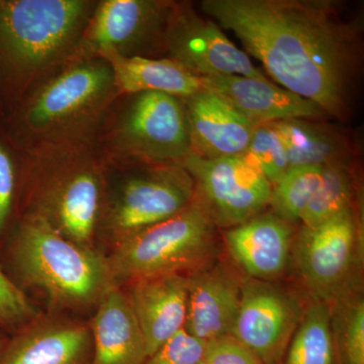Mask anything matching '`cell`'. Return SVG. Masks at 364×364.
<instances>
[{"mask_svg":"<svg viewBox=\"0 0 364 364\" xmlns=\"http://www.w3.org/2000/svg\"><path fill=\"white\" fill-rule=\"evenodd\" d=\"M284 90L346 121L363 69L360 28L332 0H203Z\"/></svg>","mask_w":364,"mask_h":364,"instance_id":"obj_1","label":"cell"},{"mask_svg":"<svg viewBox=\"0 0 364 364\" xmlns=\"http://www.w3.org/2000/svg\"><path fill=\"white\" fill-rule=\"evenodd\" d=\"M97 0H0V114L77 56Z\"/></svg>","mask_w":364,"mask_h":364,"instance_id":"obj_2","label":"cell"},{"mask_svg":"<svg viewBox=\"0 0 364 364\" xmlns=\"http://www.w3.org/2000/svg\"><path fill=\"white\" fill-rule=\"evenodd\" d=\"M117 95L107 60L78 57L26 95L4 126L26 153L90 142Z\"/></svg>","mask_w":364,"mask_h":364,"instance_id":"obj_3","label":"cell"},{"mask_svg":"<svg viewBox=\"0 0 364 364\" xmlns=\"http://www.w3.org/2000/svg\"><path fill=\"white\" fill-rule=\"evenodd\" d=\"M105 162L95 141L21 151L20 215L40 218L62 236L95 248Z\"/></svg>","mask_w":364,"mask_h":364,"instance_id":"obj_4","label":"cell"},{"mask_svg":"<svg viewBox=\"0 0 364 364\" xmlns=\"http://www.w3.org/2000/svg\"><path fill=\"white\" fill-rule=\"evenodd\" d=\"M11 260L21 282L42 289L56 310L97 308L117 286L107 256L69 240L35 215L18 217Z\"/></svg>","mask_w":364,"mask_h":364,"instance_id":"obj_5","label":"cell"},{"mask_svg":"<svg viewBox=\"0 0 364 364\" xmlns=\"http://www.w3.org/2000/svg\"><path fill=\"white\" fill-rule=\"evenodd\" d=\"M105 162V195L97 238L112 247L174 217L195 200V182L181 164L107 158Z\"/></svg>","mask_w":364,"mask_h":364,"instance_id":"obj_6","label":"cell"},{"mask_svg":"<svg viewBox=\"0 0 364 364\" xmlns=\"http://www.w3.org/2000/svg\"><path fill=\"white\" fill-rule=\"evenodd\" d=\"M95 144L107 159L150 164H181L193 153L181 97L155 91L117 95Z\"/></svg>","mask_w":364,"mask_h":364,"instance_id":"obj_7","label":"cell"},{"mask_svg":"<svg viewBox=\"0 0 364 364\" xmlns=\"http://www.w3.org/2000/svg\"><path fill=\"white\" fill-rule=\"evenodd\" d=\"M215 224L198 198L181 213L112 246L107 256L119 287L203 267L215 252Z\"/></svg>","mask_w":364,"mask_h":364,"instance_id":"obj_8","label":"cell"},{"mask_svg":"<svg viewBox=\"0 0 364 364\" xmlns=\"http://www.w3.org/2000/svg\"><path fill=\"white\" fill-rule=\"evenodd\" d=\"M176 0H97L78 57L117 55L166 58V33Z\"/></svg>","mask_w":364,"mask_h":364,"instance_id":"obj_9","label":"cell"},{"mask_svg":"<svg viewBox=\"0 0 364 364\" xmlns=\"http://www.w3.org/2000/svg\"><path fill=\"white\" fill-rule=\"evenodd\" d=\"M361 257L363 232L355 208L299 232L296 267L316 301L331 306L352 296Z\"/></svg>","mask_w":364,"mask_h":364,"instance_id":"obj_10","label":"cell"},{"mask_svg":"<svg viewBox=\"0 0 364 364\" xmlns=\"http://www.w3.org/2000/svg\"><path fill=\"white\" fill-rule=\"evenodd\" d=\"M181 165L215 226H237L269 205L272 184L243 155L205 159L191 153Z\"/></svg>","mask_w":364,"mask_h":364,"instance_id":"obj_11","label":"cell"},{"mask_svg":"<svg viewBox=\"0 0 364 364\" xmlns=\"http://www.w3.org/2000/svg\"><path fill=\"white\" fill-rule=\"evenodd\" d=\"M166 58L198 78L238 75L267 78L245 52L228 39L221 26L196 11L193 2L176 1L166 33Z\"/></svg>","mask_w":364,"mask_h":364,"instance_id":"obj_12","label":"cell"},{"mask_svg":"<svg viewBox=\"0 0 364 364\" xmlns=\"http://www.w3.org/2000/svg\"><path fill=\"white\" fill-rule=\"evenodd\" d=\"M301 316L291 296L265 280L241 284V298L231 335L262 364L279 363Z\"/></svg>","mask_w":364,"mask_h":364,"instance_id":"obj_13","label":"cell"},{"mask_svg":"<svg viewBox=\"0 0 364 364\" xmlns=\"http://www.w3.org/2000/svg\"><path fill=\"white\" fill-rule=\"evenodd\" d=\"M90 324L59 315L33 318L6 342L0 364H92Z\"/></svg>","mask_w":364,"mask_h":364,"instance_id":"obj_14","label":"cell"},{"mask_svg":"<svg viewBox=\"0 0 364 364\" xmlns=\"http://www.w3.org/2000/svg\"><path fill=\"white\" fill-rule=\"evenodd\" d=\"M181 100L193 154L218 159L245 153L257 124L208 88Z\"/></svg>","mask_w":364,"mask_h":364,"instance_id":"obj_15","label":"cell"},{"mask_svg":"<svg viewBox=\"0 0 364 364\" xmlns=\"http://www.w3.org/2000/svg\"><path fill=\"white\" fill-rule=\"evenodd\" d=\"M127 294L145 339L148 358L183 329L188 306V279L167 274L135 280Z\"/></svg>","mask_w":364,"mask_h":364,"instance_id":"obj_16","label":"cell"},{"mask_svg":"<svg viewBox=\"0 0 364 364\" xmlns=\"http://www.w3.org/2000/svg\"><path fill=\"white\" fill-rule=\"evenodd\" d=\"M186 279L188 306L183 329L205 342L231 334L240 304V282L220 265H203Z\"/></svg>","mask_w":364,"mask_h":364,"instance_id":"obj_17","label":"cell"},{"mask_svg":"<svg viewBox=\"0 0 364 364\" xmlns=\"http://www.w3.org/2000/svg\"><path fill=\"white\" fill-rule=\"evenodd\" d=\"M202 80L203 87L219 93L255 124L328 117L318 105L275 85L268 78L219 75Z\"/></svg>","mask_w":364,"mask_h":364,"instance_id":"obj_18","label":"cell"},{"mask_svg":"<svg viewBox=\"0 0 364 364\" xmlns=\"http://www.w3.org/2000/svg\"><path fill=\"white\" fill-rule=\"evenodd\" d=\"M291 224L259 214L226 233L228 250L250 279L267 280L284 272L291 246Z\"/></svg>","mask_w":364,"mask_h":364,"instance_id":"obj_19","label":"cell"},{"mask_svg":"<svg viewBox=\"0 0 364 364\" xmlns=\"http://www.w3.org/2000/svg\"><path fill=\"white\" fill-rule=\"evenodd\" d=\"M90 326L92 364H146L145 339L122 287L105 294Z\"/></svg>","mask_w":364,"mask_h":364,"instance_id":"obj_20","label":"cell"},{"mask_svg":"<svg viewBox=\"0 0 364 364\" xmlns=\"http://www.w3.org/2000/svg\"><path fill=\"white\" fill-rule=\"evenodd\" d=\"M323 119H291L274 122L286 149L289 168L351 164L352 143L343 132Z\"/></svg>","mask_w":364,"mask_h":364,"instance_id":"obj_21","label":"cell"},{"mask_svg":"<svg viewBox=\"0 0 364 364\" xmlns=\"http://www.w3.org/2000/svg\"><path fill=\"white\" fill-rule=\"evenodd\" d=\"M112 67L119 95L155 91L188 97L203 90V80L169 58H124L104 55Z\"/></svg>","mask_w":364,"mask_h":364,"instance_id":"obj_22","label":"cell"},{"mask_svg":"<svg viewBox=\"0 0 364 364\" xmlns=\"http://www.w3.org/2000/svg\"><path fill=\"white\" fill-rule=\"evenodd\" d=\"M335 353L331 306L314 299L291 337L286 364H335Z\"/></svg>","mask_w":364,"mask_h":364,"instance_id":"obj_23","label":"cell"},{"mask_svg":"<svg viewBox=\"0 0 364 364\" xmlns=\"http://www.w3.org/2000/svg\"><path fill=\"white\" fill-rule=\"evenodd\" d=\"M354 193L352 163L324 167L320 183L301 215L303 226H317L354 208Z\"/></svg>","mask_w":364,"mask_h":364,"instance_id":"obj_24","label":"cell"},{"mask_svg":"<svg viewBox=\"0 0 364 364\" xmlns=\"http://www.w3.org/2000/svg\"><path fill=\"white\" fill-rule=\"evenodd\" d=\"M324 167L296 166L287 170L272 188L269 205L273 214L287 223L301 221V215L315 193Z\"/></svg>","mask_w":364,"mask_h":364,"instance_id":"obj_25","label":"cell"},{"mask_svg":"<svg viewBox=\"0 0 364 364\" xmlns=\"http://www.w3.org/2000/svg\"><path fill=\"white\" fill-rule=\"evenodd\" d=\"M331 323L339 364H364V301L348 296L333 304Z\"/></svg>","mask_w":364,"mask_h":364,"instance_id":"obj_26","label":"cell"},{"mask_svg":"<svg viewBox=\"0 0 364 364\" xmlns=\"http://www.w3.org/2000/svg\"><path fill=\"white\" fill-rule=\"evenodd\" d=\"M243 156L267 179L272 186L289 168L282 136L273 123L256 124Z\"/></svg>","mask_w":364,"mask_h":364,"instance_id":"obj_27","label":"cell"},{"mask_svg":"<svg viewBox=\"0 0 364 364\" xmlns=\"http://www.w3.org/2000/svg\"><path fill=\"white\" fill-rule=\"evenodd\" d=\"M21 170V151L4 126L0 129V236L18 208Z\"/></svg>","mask_w":364,"mask_h":364,"instance_id":"obj_28","label":"cell"},{"mask_svg":"<svg viewBox=\"0 0 364 364\" xmlns=\"http://www.w3.org/2000/svg\"><path fill=\"white\" fill-rule=\"evenodd\" d=\"M205 342L182 329L167 340L146 364H198L205 358Z\"/></svg>","mask_w":364,"mask_h":364,"instance_id":"obj_29","label":"cell"},{"mask_svg":"<svg viewBox=\"0 0 364 364\" xmlns=\"http://www.w3.org/2000/svg\"><path fill=\"white\" fill-rule=\"evenodd\" d=\"M33 315L35 311L26 294L0 268V325L25 326Z\"/></svg>","mask_w":364,"mask_h":364,"instance_id":"obj_30","label":"cell"},{"mask_svg":"<svg viewBox=\"0 0 364 364\" xmlns=\"http://www.w3.org/2000/svg\"><path fill=\"white\" fill-rule=\"evenodd\" d=\"M203 359L208 364H262L231 334L205 342Z\"/></svg>","mask_w":364,"mask_h":364,"instance_id":"obj_31","label":"cell"},{"mask_svg":"<svg viewBox=\"0 0 364 364\" xmlns=\"http://www.w3.org/2000/svg\"><path fill=\"white\" fill-rule=\"evenodd\" d=\"M6 340H4L0 337V354H1L2 349H4V345H6Z\"/></svg>","mask_w":364,"mask_h":364,"instance_id":"obj_32","label":"cell"},{"mask_svg":"<svg viewBox=\"0 0 364 364\" xmlns=\"http://www.w3.org/2000/svg\"><path fill=\"white\" fill-rule=\"evenodd\" d=\"M198 364H208V363H207V361H205V359H203V360L200 361V363Z\"/></svg>","mask_w":364,"mask_h":364,"instance_id":"obj_33","label":"cell"},{"mask_svg":"<svg viewBox=\"0 0 364 364\" xmlns=\"http://www.w3.org/2000/svg\"><path fill=\"white\" fill-rule=\"evenodd\" d=\"M0 116H1V114H0Z\"/></svg>","mask_w":364,"mask_h":364,"instance_id":"obj_34","label":"cell"}]
</instances>
